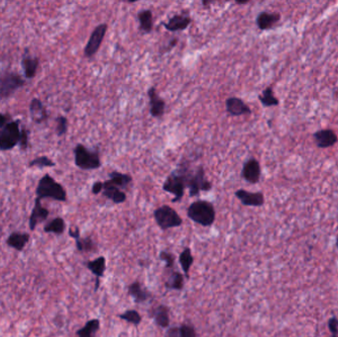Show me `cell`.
Masks as SVG:
<instances>
[{"label": "cell", "instance_id": "cell-1", "mask_svg": "<svg viewBox=\"0 0 338 337\" xmlns=\"http://www.w3.org/2000/svg\"><path fill=\"white\" fill-rule=\"evenodd\" d=\"M174 171L184 179L190 197H197L201 192H209L213 188L212 182L206 177V171L202 165L193 169L188 160H183Z\"/></svg>", "mask_w": 338, "mask_h": 337}, {"label": "cell", "instance_id": "cell-2", "mask_svg": "<svg viewBox=\"0 0 338 337\" xmlns=\"http://www.w3.org/2000/svg\"><path fill=\"white\" fill-rule=\"evenodd\" d=\"M216 210L214 205L205 200H198L190 204L187 217L195 224L204 227H210L216 222Z\"/></svg>", "mask_w": 338, "mask_h": 337}, {"label": "cell", "instance_id": "cell-3", "mask_svg": "<svg viewBox=\"0 0 338 337\" xmlns=\"http://www.w3.org/2000/svg\"><path fill=\"white\" fill-rule=\"evenodd\" d=\"M36 195L40 200L47 198L58 202H66L68 200L65 187L50 174H45L40 179L36 188Z\"/></svg>", "mask_w": 338, "mask_h": 337}, {"label": "cell", "instance_id": "cell-4", "mask_svg": "<svg viewBox=\"0 0 338 337\" xmlns=\"http://www.w3.org/2000/svg\"><path fill=\"white\" fill-rule=\"evenodd\" d=\"M74 154L75 165L82 170H94L102 165L98 150H89L82 144H78L74 150Z\"/></svg>", "mask_w": 338, "mask_h": 337}, {"label": "cell", "instance_id": "cell-5", "mask_svg": "<svg viewBox=\"0 0 338 337\" xmlns=\"http://www.w3.org/2000/svg\"><path fill=\"white\" fill-rule=\"evenodd\" d=\"M153 218L159 228L163 231L178 227L183 224L180 215L170 206L162 205L153 212Z\"/></svg>", "mask_w": 338, "mask_h": 337}, {"label": "cell", "instance_id": "cell-6", "mask_svg": "<svg viewBox=\"0 0 338 337\" xmlns=\"http://www.w3.org/2000/svg\"><path fill=\"white\" fill-rule=\"evenodd\" d=\"M20 123V120L11 121L0 129V151L12 150L16 146H19Z\"/></svg>", "mask_w": 338, "mask_h": 337}, {"label": "cell", "instance_id": "cell-7", "mask_svg": "<svg viewBox=\"0 0 338 337\" xmlns=\"http://www.w3.org/2000/svg\"><path fill=\"white\" fill-rule=\"evenodd\" d=\"M25 84L26 81L18 74L11 72L3 73L0 75V98L6 99L11 97Z\"/></svg>", "mask_w": 338, "mask_h": 337}, {"label": "cell", "instance_id": "cell-8", "mask_svg": "<svg viewBox=\"0 0 338 337\" xmlns=\"http://www.w3.org/2000/svg\"><path fill=\"white\" fill-rule=\"evenodd\" d=\"M185 189L186 185L184 179L175 171H172L171 174L167 176L162 185V190L164 192H167L174 196V198L171 200L172 203H177L182 200L185 194Z\"/></svg>", "mask_w": 338, "mask_h": 337}, {"label": "cell", "instance_id": "cell-9", "mask_svg": "<svg viewBox=\"0 0 338 337\" xmlns=\"http://www.w3.org/2000/svg\"><path fill=\"white\" fill-rule=\"evenodd\" d=\"M108 30V24L106 23H102L99 24L91 33L89 40L84 48V57L85 58H93L95 56V54L99 51L103 40L105 38V35L107 33Z\"/></svg>", "mask_w": 338, "mask_h": 337}, {"label": "cell", "instance_id": "cell-10", "mask_svg": "<svg viewBox=\"0 0 338 337\" xmlns=\"http://www.w3.org/2000/svg\"><path fill=\"white\" fill-rule=\"evenodd\" d=\"M241 177L250 184H257L261 177L260 163L254 157L248 159L242 167Z\"/></svg>", "mask_w": 338, "mask_h": 337}, {"label": "cell", "instance_id": "cell-11", "mask_svg": "<svg viewBox=\"0 0 338 337\" xmlns=\"http://www.w3.org/2000/svg\"><path fill=\"white\" fill-rule=\"evenodd\" d=\"M234 195L243 206L261 207L265 203L262 192H249L244 189H238Z\"/></svg>", "mask_w": 338, "mask_h": 337}, {"label": "cell", "instance_id": "cell-12", "mask_svg": "<svg viewBox=\"0 0 338 337\" xmlns=\"http://www.w3.org/2000/svg\"><path fill=\"white\" fill-rule=\"evenodd\" d=\"M150 316L159 328H168L170 325V308L166 304H158L150 308Z\"/></svg>", "mask_w": 338, "mask_h": 337}, {"label": "cell", "instance_id": "cell-13", "mask_svg": "<svg viewBox=\"0 0 338 337\" xmlns=\"http://www.w3.org/2000/svg\"><path fill=\"white\" fill-rule=\"evenodd\" d=\"M192 22L191 17L187 13L183 12L181 14H175L168 19L167 22H162V26L169 32H179L184 31L190 26Z\"/></svg>", "mask_w": 338, "mask_h": 337}, {"label": "cell", "instance_id": "cell-14", "mask_svg": "<svg viewBox=\"0 0 338 337\" xmlns=\"http://www.w3.org/2000/svg\"><path fill=\"white\" fill-rule=\"evenodd\" d=\"M86 268L95 276V288L94 291L97 292L100 287V280L104 277V273L106 271V257L100 255L99 257L89 260L84 263Z\"/></svg>", "mask_w": 338, "mask_h": 337}, {"label": "cell", "instance_id": "cell-15", "mask_svg": "<svg viewBox=\"0 0 338 337\" xmlns=\"http://www.w3.org/2000/svg\"><path fill=\"white\" fill-rule=\"evenodd\" d=\"M225 111L232 117L250 115V107L238 97H229L225 100Z\"/></svg>", "mask_w": 338, "mask_h": 337}, {"label": "cell", "instance_id": "cell-16", "mask_svg": "<svg viewBox=\"0 0 338 337\" xmlns=\"http://www.w3.org/2000/svg\"><path fill=\"white\" fill-rule=\"evenodd\" d=\"M315 145L319 149H328L333 147L338 142L337 135L333 130L324 129L315 132L313 135Z\"/></svg>", "mask_w": 338, "mask_h": 337}, {"label": "cell", "instance_id": "cell-17", "mask_svg": "<svg viewBox=\"0 0 338 337\" xmlns=\"http://www.w3.org/2000/svg\"><path fill=\"white\" fill-rule=\"evenodd\" d=\"M50 216V211L42 205L41 200L36 197L35 204L29 218V228L35 230L38 225L47 221Z\"/></svg>", "mask_w": 338, "mask_h": 337}, {"label": "cell", "instance_id": "cell-18", "mask_svg": "<svg viewBox=\"0 0 338 337\" xmlns=\"http://www.w3.org/2000/svg\"><path fill=\"white\" fill-rule=\"evenodd\" d=\"M127 292L136 303H144L152 298V294L142 285L139 280H136L130 284Z\"/></svg>", "mask_w": 338, "mask_h": 337}, {"label": "cell", "instance_id": "cell-19", "mask_svg": "<svg viewBox=\"0 0 338 337\" xmlns=\"http://www.w3.org/2000/svg\"><path fill=\"white\" fill-rule=\"evenodd\" d=\"M148 95L150 98V115L154 118H161L165 111V101L159 97L153 86L148 90Z\"/></svg>", "mask_w": 338, "mask_h": 337}, {"label": "cell", "instance_id": "cell-20", "mask_svg": "<svg viewBox=\"0 0 338 337\" xmlns=\"http://www.w3.org/2000/svg\"><path fill=\"white\" fill-rule=\"evenodd\" d=\"M31 235L28 232L14 231L12 232L6 239V244L15 249L18 252H21L25 249L27 244L29 243Z\"/></svg>", "mask_w": 338, "mask_h": 337}, {"label": "cell", "instance_id": "cell-21", "mask_svg": "<svg viewBox=\"0 0 338 337\" xmlns=\"http://www.w3.org/2000/svg\"><path fill=\"white\" fill-rule=\"evenodd\" d=\"M281 20V14L277 12H266L263 11L256 17V25L259 30L266 31L272 29Z\"/></svg>", "mask_w": 338, "mask_h": 337}, {"label": "cell", "instance_id": "cell-22", "mask_svg": "<svg viewBox=\"0 0 338 337\" xmlns=\"http://www.w3.org/2000/svg\"><path fill=\"white\" fill-rule=\"evenodd\" d=\"M29 111L32 121L36 124H42L46 122L49 118L47 108L39 98H34L31 100L29 105Z\"/></svg>", "mask_w": 338, "mask_h": 337}, {"label": "cell", "instance_id": "cell-23", "mask_svg": "<svg viewBox=\"0 0 338 337\" xmlns=\"http://www.w3.org/2000/svg\"><path fill=\"white\" fill-rule=\"evenodd\" d=\"M40 65V59L38 57H31L28 55V49L25 50V54L22 58V68L24 76L27 79H32L37 75L38 68Z\"/></svg>", "mask_w": 338, "mask_h": 337}, {"label": "cell", "instance_id": "cell-24", "mask_svg": "<svg viewBox=\"0 0 338 337\" xmlns=\"http://www.w3.org/2000/svg\"><path fill=\"white\" fill-rule=\"evenodd\" d=\"M102 194L104 197H106L107 199L112 201L114 204H117V205L123 204L127 200V195L124 191H122L120 188L116 187L112 184L108 183L107 181L103 183Z\"/></svg>", "mask_w": 338, "mask_h": 337}, {"label": "cell", "instance_id": "cell-25", "mask_svg": "<svg viewBox=\"0 0 338 337\" xmlns=\"http://www.w3.org/2000/svg\"><path fill=\"white\" fill-rule=\"evenodd\" d=\"M184 274L173 270L164 283V287L168 291H182L184 288Z\"/></svg>", "mask_w": 338, "mask_h": 337}, {"label": "cell", "instance_id": "cell-26", "mask_svg": "<svg viewBox=\"0 0 338 337\" xmlns=\"http://www.w3.org/2000/svg\"><path fill=\"white\" fill-rule=\"evenodd\" d=\"M108 183L112 184L114 186L118 188H125L128 187L129 185H131V183L133 182V177L131 174L129 173H122L119 171H111L109 173V180H107Z\"/></svg>", "mask_w": 338, "mask_h": 337}, {"label": "cell", "instance_id": "cell-27", "mask_svg": "<svg viewBox=\"0 0 338 337\" xmlns=\"http://www.w3.org/2000/svg\"><path fill=\"white\" fill-rule=\"evenodd\" d=\"M75 247L81 253H95L98 251V245L91 236H80L75 239Z\"/></svg>", "mask_w": 338, "mask_h": 337}, {"label": "cell", "instance_id": "cell-28", "mask_svg": "<svg viewBox=\"0 0 338 337\" xmlns=\"http://www.w3.org/2000/svg\"><path fill=\"white\" fill-rule=\"evenodd\" d=\"M101 321L99 318H91L82 327L76 330L75 334L77 337H94L95 333L99 331Z\"/></svg>", "mask_w": 338, "mask_h": 337}, {"label": "cell", "instance_id": "cell-29", "mask_svg": "<svg viewBox=\"0 0 338 337\" xmlns=\"http://www.w3.org/2000/svg\"><path fill=\"white\" fill-rule=\"evenodd\" d=\"M140 22V30L144 34H150L153 29V15L150 9L142 10L137 15Z\"/></svg>", "mask_w": 338, "mask_h": 337}, {"label": "cell", "instance_id": "cell-30", "mask_svg": "<svg viewBox=\"0 0 338 337\" xmlns=\"http://www.w3.org/2000/svg\"><path fill=\"white\" fill-rule=\"evenodd\" d=\"M178 262L181 266V269L183 271V274L186 278H189V273L191 270V267L194 263V257L192 254V250L189 246L183 248L181 253L178 256Z\"/></svg>", "mask_w": 338, "mask_h": 337}, {"label": "cell", "instance_id": "cell-31", "mask_svg": "<svg viewBox=\"0 0 338 337\" xmlns=\"http://www.w3.org/2000/svg\"><path fill=\"white\" fill-rule=\"evenodd\" d=\"M66 227L67 225L65 220L61 217H57L44 226V231L46 233H54L57 235H62L65 232Z\"/></svg>", "mask_w": 338, "mask_h": 337}, {"label": "cell", "instance_id": "cell-32", "mask_svg": "<svg viewBox=\"0 0 338 337\" xmlns=\"http://www.w3.org/2000/svg\"><path fill=\"white\" fill-rule=\"evenodd\" d=\"M259 101L261 102L263 107H273L279 105V99L274 95V91L272 86L266 87L262 93L258 96Z\"/></svg>", "mask_w": 338, "mask_h": 337}, {"label": "cell", "instance_id": "cell-33", "mask_svg": "<svg viewBox=\"0 0 338 337\" xmlns=\"http://www.w3.org/2000/svg\"><path fill=\"white\" fill-rule=\"evenodd\" d=\"M118 317L134 326H139L143 321L142 314L136 309H127L124 312L118 314Z\"/></svg>", "mask_w": 338, "mask_h": 337}, {"label": "cell", "instance_id": "cell-34", "mask_svg": "<svg viewBox=\"0 0 338 337\" xmlns=\"http://www.w3.org/2000/svg\"><path fill=\"white\" fill-rule=\"evenodd\" d=\"M55 166H56V162L46 155L37 156L28 163V167L46 168V167H55Z\"/></svg>", "mask_w": 338, "mask_h": 337}, {"label": "cell", "instance_id": "cell-35", "mask_svg": "<svg viewBox=\"0 0 338 337\" xmlns=\"http://www.w3.org/2000/svg\"><path fill=\"white\" fill-rule=\"evenodd\" d=\"M56 123H57V127H56V132L57 135L59 137H63L64 135H66L68 133L69 130V120L67 117L65 116H58L56 118Z\"/></svg>", "mask_w": 338, "mask_h": 337}, {"label": "cell", "instance_id": "cell-36", "mask_svg": "<svg viewBox=\"0 0 338 337\" xmlns=\"http://www.w3.org/2000/svg\"><path fill=\"white\" fill-rule=\"evenodd\" d=\"M159 259L161 261L165 263V268L166 269H173L175 266V260H176V256L167 250H161L159 252Z\"/></svg>", "mask_w": 338, "mask_h": 337}, {"label": "cell", "instance_id": "cell-37", "mask_svg": "<svg viewBox=\"0 0 338 337\" xmlns=\"http://www.w3.org/2000/svg\"><path fill=\"white\" fill-rule=\"evenodd\" d=\"M19 147L21 150H26L29 147V131L25 127H23L20 131Z\"/></svg>", "mask_w": 338, "mask_h": 337}, {"label": "cell", "instance_id": "cell-38", "mask_svg": "<svg viewBox=\"0 0 338 337\" xmlns=\"http://www.w3.org/2000/svg\"><path fill=\"white\" fill-rule=\"evenodd\" d=\"M181 337H197V332L194 325L190 323H183L180 325Z\"/></svg>", "mask_w": 338, "mask_h": 337}, {"label": "cell", "instance_id": "cell-39", "mask_svg": "<svg viewBox=\"0 0 338 337\" xmlns=\"http://www.w3.org/2000/svg\"><path fill=\"white\" fill-rule=\"evenodd\" d=\"M328 328L331 332V337H338V318L332 316L328 320Z\"/></svg>", "mask_w": 338, "mask_h": 337}, {"label": "cell", "instance_id": "cell-40", "mask_svg": "<svg viewBox=\"0 0 338 337\" xmlns=\"http://www.w3.org/2000/svg\"><path fill=\"white\" fill-rule=\"evenodd\" d=\"M165 337H181L180 325L179 326H169L165 332Z\"/></svg>", "mask_w": 338, "mask_h": 337}, {"label": "cell", "instance_id": "cell-41", "mask_svg": "<svg viewBox=\"0 0 338 337\" xmlns=\"http://www.w3.org/2000/svg\"><path fill=\"white\" fill-rule=\"evenodd\" d=\"M10 122H11V116L9 114L0 113V129L5 127Z\"/></svg>", "mask_w": 338, "mask_h": 337}, {"label": "cell", "instance_id": "cell-42", "mask_svg": "<svg viewBox=\"0 0 338 337\" xmlns=\"http://www.w3.org/2000/svg\"><path fill=\"white\" fill-rule=\"evenodd\" d=\"M103 191V182L101 181H96L93 186H92V189H91V192L93 195H98L99 193H101Z\"/></svg>", "mask_w": 338, "mask_h": 337}, {"label": "cell", "instance_id": "cell-43", "mask_svg": "<svg viewBox=\"0 0 338 337\" xmlns=\"http://www.w3.org/2000/svg\"><path fill=\"white\" fill-rule=\"evenodd\" d=\"M69 235L71 237H73L74 239H77L78 237H80V229L78 226H75V227H71L69 230Z\"/></svg>", "mask_w": 338, "mask_h": 337}, {"label": "cell", "instance_id": "cell-44", "mask_svg": "<svg viewBox=\"0 0 338 337\" xmlns=\"http://www.w3.org/2000/svg\"><path fill=\"white\" fill-rule=\"evenodd\" d=\"M177 43H178V39H177V38H173V39L169 42V44H168V46H167V50H171L172 48H174V47L177 45Z\"/></svg>", "mask_w": 338, "mask_h": 337}, {"label": "cell", "instance_id": "cell-45", "mask_svg": "<svg viewBox=\"0 0 338 337\" xmlns=\"http://www.w3.org/2000/svg\"><path fill=\"white\" fill-rule=\"evenodd\" d=\"M212 3H214V2L213 1H205V0L202 1V5L203 6H210Z\"/></svg>", "mask_w": 338, "mask_h": 337}, {"label": "cell", "instance_id": "cell-46", "mask_svg": "<svg viewBox=\"0 0 338 337\" xmlns=\"http://www.w3.org/2000/svg\"><path fill=\"white\" fill-rule=\"evenodd\" d=\"M249 1H235V4L237 5H244V4H247Z\"/></svg>", "mask_w": 338, "mask_h": 337}, {"label": "cell", "instance_id": "cell-47", "mask_svg": "<svg viewBox=\"0 0 338 337\" xmlns=\"http://www.w3.org/2000/svg\"><path fill=\"white\" fill-rule=\"evenodd\" d=\"M336 245H337V247H338V238H337V240H336Z\"/></svg>", "mask_w": 338, "mask_h": 337}, {"label": "cell", "instance_id": "cell-48", "mask_svg": "<svg viewBox=\"0 0 338 337\" xmlns=\"http://www.w3.org/2000/svg\"><path fill=\"white\" fill-rule=\"evenodd\" d=\"M119 337H121V335H119Z\"/></svg>", "mask_w": 338, "mask_h": 337}]
</instances>
